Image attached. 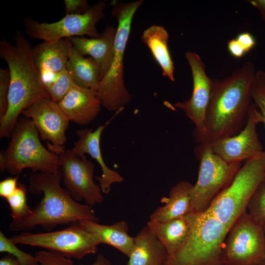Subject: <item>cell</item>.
Instances as JSON below:
<instances>
[{"label":"cell","instance_id":"52a82bcc","mask_svg":"<svg viewBox=\"0 0 265 265\" xmlns=\"http://www.w3.org/2000/svg\"><path fill=\"white\" fill-rule=\"evenodd\" d=\"M265 179V151L244 161L230 184L212 200L204 212L229 229L247 212L248 204Z\"/></svg>","mask_w":265,"mask_h":265},{"label":"cell","instance_id":"f546056e","mask_svg":"<svg viewBox=\"0 0 265 265\" xmlns=\"http://www.w3.org/2000/svg\"><path fill=\"white\" fill-rule=\"evenodd\" d=\"M74 83L69 72L66 69L57 78L48 88L47 91L50 95L52 100L58 103Z\"/></svg>","mask_w":265,"mask_h":265},{"label":"cell","instance_id":"d590c367","mask_svg":"<svg viewBox=\"0 0 265 265\" xmlns=\"http://www.w3.org/2000/svg\"><path fill=\"white\" fill-rule=\"evenodd\" d=\"M227 48L230 54L235 57H241L246 53L244 49L236 39L228 41Z\"/></svg>","mask_w":265,"mask_h":265},{"label":"cell","instance_id":"1f68e13d","mask_svg":"<svg viewBox=\"0 0 265 265\" xmlns=\"http://www.w3.org/2000/svg\"><path fill=\"white\" fill-rule=\"evenodd\" d=\"M10 82L8 69H0V119L6 114L8 106V93Z\"/></svg>","mask_w":265,"mask_h":265},{"label":"cell","instance_id":"5bb4252c","mask_svg":"<svg viewBox=\"0 0 265 265\" xmlns=\"http://www.w3.org/2000/svg\"><path fill=\"white\" fill-rule=\"evenodd\" d=\"M21 114L31 120L42 140L51 142L47 143L51 152L59 155L65 150L66 132L70 121L58 103L41 98L26 108Z\"/></svg>","mask_w":265,"mask_h":265},{"label":"cell","instance_id":"2e32d148","mask_svg":"<svg viewBox=\"0 0 265 265\" xmlns=\"http://www.w3.org/2000/svg\"><path fill=\"white\" fill-rule=\"evenodd\" d=\"M69 57L68 38L55 42H44L33 48L34 62L46 90L67 69Z\"/></svg>","mask_w":265,"mask_h":265},{"label":"cell","instance_id":"f1b7e54d","mask_svg":"<svg viewBox=\"0 0 265 265\" xmlns=\"http://www.w3.org/2000/svg\"><path fill=\"white\" fill-rule=\"evenodd\" d=\"M251 96L263 118L265 128V72L263 71L256 72L251 85Z\"/></svg>","mask_w":265,"mask_h":265},{"label":"cell","instance_id":"d4e9b609","mask_svg":"<svg viewBox=\"0 0 265 265\" xmlns=\"http://www.w3.org/2000/svg\"><path fill=\"white\" fill-rule=\"evenodd\" d=\"M169 34L162 26L152 25L145 29L141 36L142 42L145 44L161 67L162 75L174 81V63L168 48Z\"/></svg>","mask_w":265,"mask_h":265},{"label":"cell","instance_id":"7c38bea8","mask_svg":"<svg viewBox=\"0 0 265 265\" xmlns=\"http://www.w3.org/2000/svg\"><path fill=\"white\" fill-rule=\"evenodd\" d=\"M58 156L62 180L71 196L77 202L84 199L90 206L102 203L104 198L100 186L94 181L92 161L86 155H78L72 149Z\"/></svg>","mask_w":265,"mask_h":265},{"label":"cell","instance_id":"d6a6232c","mask_svg":"<svg viewBox=\"0 0 265 265\" xmlns=\"http://www.w3.org/2000/svg\"><path fill=\"white\" fill-rule=\"evenodd\" d=\"M65 15L85 13L91 7L86 0H64Z\"/></svg>","mask_w":265,"mask_h":265},{"label":"cell","instance_id":"e0dca14e","mask_svg":"<svg viewBox=\"0 0 265 265\" xmlns=\"http://www.w3.org/2000/svg\"><path fill=\"white\" fill-rule=\"evenodd\" d=\"M58 104L70 121L81 126L93 122L102 106L97 91L74 83Z\"/></svg>","mask_w":265,"mask_h":265},{"label":"cell","instance_id":"30bf717a","mask_svg":"<svg viewBox=\"0 0 265 265\" xmlns=\"http://www.w3.org/2000/svg\"><path fill=\"white\" fill-rule=\"evenodd\" d=\"M10 239L16 244L40 247L69 258L78 260L87 255L96 253L98 245L102 244L97 237L77 223L54 232H23L13 236Z\"/></svg>","mask_w":265,"mask_h":265},{"label":"cell","instance_id":"83f0119b","mask_svg":"<svg viewBox=\"0 0 265 265\" xmlns=\"http://www.w3.org/2000/svg\"><path fill=\"white\" fill-rule=\"evenodd\" d=\"M10 238L0 231V252H6L13 255L20 265H39L35 256L27 254L17 247Z\"/></svg>","mask_w":265,"mask_h":265},{"label":"cell","instance_id":"7a4b0ae2","mask_svg":"<svg viewBox=\"0 0 265 265\" xmlns=\"http://www.w3.org/2000/svg\"><path fill=\"white\" fill-rule=\"evenodd\" d=\"M13 39L14 44L5 38L0 41V56L7 63L10 76L8 108L0 119V138L11 136L17 120L26 108L40 99H52L34 64L30 42L19 30Z\"/></svg>","mask_w":265,"mask_h":265},{"label":"cell","instance_id":"ffe728a7","mask_svg":"<svg viewBox=\"0 0 265 265\" xmlns=\"http://www.w3.org/2000/svg\"><path fill=\"white\" fill-rule=\"evenodd\" d=\"M146 226L173 257L186 241L191 228L189 213L166 222L149 220Z\"/></svg>","mask_w":265,"mask_h":265},{"label":"cell","instance_id":"277c9868","mask_svg":"<svg viewBox=\"0 0 265 265\" xmlns=\"http://www.w3.org/2000/svg\"><path fill=\"white\" fill-rule=\"evenodd\" d=\"M58 155L46 148L31 120L19 117L8 147L0 152V171L17 176L23 170L34 173H56L60 171Z\"/></svg>","mask_w":265,"mask_h":265},{"label":"cell","instance_id":"4dcf8cb0","mask_svg":"<svg viewBox=\"0 0 265 265\" xmlns=\"http://www.w3.org/2000/svg\"><path fill=\"white\" fill-rule=\"evenodd\" d=\"M35 257L39 265H74L71 258L51 251H38L36 253Z\"/></svg>","mask_w":265,"mask_h":265},{"label":"cell","instance_id":"836d02e7","mask_svg":"<svg viewBox=\"0 0 265 265\" xmlns=\"http://www.w3.org/2000/svg\"><path fill=\"white\" fill-rule=\"evenodd\" d=\"M19 176L6 178L0 182V196L7 199L12 195L18 187Z\"/></svg>","mask_w":265,"mask_h":265},{"label":"cell","instance_id":"9a60e30c","mask_svg":"<svg viewBox=\"0 0 265 265\" xmlns=\"http://www.w3.org/2000/svg\"><path fill=\"white\" fill-rule=\"evenodd\" d=\"M263 118L254 103L248 110L246 124L235 135L210 142L213 152L228 162H242L263 151V146L257 132L258 124Z\"/></svg>","mask_w":265,"mask_h":265},{"label":"cell","instance_id":"8fae6325","mask_svg":"<svg viewBox=\"0 0 265 265\" xmlns=\"http://www.w3.org/2000/svg\"><path fill=\"white\" fill-rule=\"evenodd\" d=\"M106 6L104 1H99L83 14L65 15L60 20L52 23H40L30 17H26L24 19L25 31L29 37L44 42H55L84 35L98 38L101 34L96 25L105 18Z\"/></svg>","mask_w":265,"mask_h":265},{"label":"cell","instance_id":"ac0fdd59","mask_svg":"<svg viewBox=\"0 0 265 265\" xmlns=\"http://www.w3.org/2000/svg\"><path fill=\"white\" fill-rule=\"evenodd\" d=\"M109 122L104 125L99 126L94 131L92 129L77 131V134L79 138L72 149L78 155H89L100 165L102 174L101 177H97V179L102 192L105 194L110 192L112 184L124 181V178L118 172L107 166L102 155L100 146L101 134Z\"/></svg>","mask_w":265,"mask_h":265},{"label":"cell","instance_id":"44dd1931","mask_svg":"<svg viewBox=\"0 0 265 265\" xmlns=\"http://www.w3.org/2000/svg\"><path fill=\"white\" fill-rule=\"evenodd\" d=\"M168 254L146 225L134 237V248L125 265H164Z\"/></svg>","mask_w":265,"mask_h":265},{"label":"cell","instance_id":"8992f818","mask_svg":"<svg viewBox=\"0 0 265 265\" xmlns=\"http://www.w3.org/2000/svg\"><path fill=\"white\" fill-rule=\"evenodd\" d=\"M191 228L180 249L164 265H224L222 249L229 228L206 212L188 213Z\"/></svg>","mask_w":265,"mask_h":265},{"label":"cell","instance_id":"8d00e7d4","mask_svg":"<svg viewBox=\"0 0 265 265\" xmlns=\"http://www.w3.org/2000/svg\"><path fill=\"white\" fill-rule=\"evenodd\" d=\"M247 1L259 12L261 18L265 23V0H248Z\"/></svg>","mask_w":265,"mask_h":265},{"label":"cell","instance_id":"e575fe53","mask_svg":"<svg viewBox=\"0 0 265 265\" xmlns=\"http://www.w3.org/2000/svg\"><path fill=\"white\" fill-rule=\"evenodd\" d=\"M236 39L243 47L246 53L251 50L256 44L254 37L248 32L239 33Z\"/></svg>","mask_w":265,"mask_h":265},{"label":"cell","instance_id":"d6986e66","mask_svg":"<svg viewBox=\"0 0 265 265\" xmlns=\"http://www.w3.org/2000/svg\"><path fill=\"white\" fill-rule=\"evenodd\" d=\"M117 27L108 26L98 38L84 36L68 38L74 49L81 55H89L99 64L101 74L100 81L107 72L114 54Z\"/></svg>","mask_w":265,"mask_h":265},{"label":"cell","instance_id":"5b68a950","mask_svg":"<svg viewBox=\"0 0 265 265\" xmlns=\"http://www.w3.org/2000/svg\"><path fill=\"white\" fill-rule=\"evenodd\" d=\"M143 2V0L111 2V15L118 23L114 54L110 66L99 81L97 90L102 106L109 111H121L131 99L124 82V57L133 17Z\"/></svg>","mask_w":265,"mask_h":265},{"label":"cell","instance_id":"f35d334b","mask_svg":"<svg viewBox=\"0 0 265 265\" xmlns=\"http://www.w3.org/2000/svg\"><path fill=\"white\" fill-rule=\"evenodd\" d=\"M91 265H111L109 260L102 254H99L95 262Z\"/></svg>","mask_w":265,"mask_h":265},{"label":"cell","instance_id":"484cf974","mask_svg":"<svg viewBox=\"0 0 265 265\" xmlns=\"http://www.w3.org/2000/svg\"><path fill=\"white\" fill-rule=\"evenodd\" d=\"M26 187L22 184H18L14 193L6 199L11 211L13 221H19L29 216L32 210L26 202Z\"/></svg>","mask_w":265,"mask_h":265},{"label":"cell","instance_id":"cb8c5ba5","mask_svg":"<svg viewBox=\"0 0 265 265\" xmlns=\"http://www.w3.org/2000/svg\"><path fill=\"white\" fill-rule=\"evenodd\" d=\"M69 57L66 68L76 85L97 91L100 78V68L91 57H84L73 48L68 38Z\"/></svg>","mask_w":265,"mask_h":265},{"label":"cell","instance_id":"ba28073f","mask_svg":"<svg viewBox=\"0 0 265 265\" xmlns=\"http://www.w3.org/2000/svg\"><path fill=\"white\" fill-rule=\"evenodd\" d=\"M199 161L196 183L190 193L189 213L205 212L214 198L232 182L242 162H228L215 154L210 142L198 144L194 150Z\"/></svg>","mask_w":265,"mask_h":265},{"label":"cell","instance_id":"3957f363","mask_svg":"<svg viewBox=\"0 0 265 265\" xmlns=\"http://www.w3.org/2000/svg\"><path fill=\"white\" fill-rule=\"evenodd\" d=\"M60 171L54 173L37 172L29 177V190L43 197L32 210V213L19 221H12L9 229L13 232L27 231L37 226L50 231L58 225L75 224L82 221L99 222L91 206L75 200L65 188L61 186Z\"/></svg>","mask_w":265,"mask_h":265},{"label":"cell","instance_id":"74e56055","mask_svg":"<svg viewBox=\"0 0 265 265\" xmlns=\"http://www.w3.org/2000/svg\"><path fill=\"white\" fill-rule=\"evenodd\" d=\"M0 265H20L18 261L12 255H6L0 260Z\"/></svg>","mask_w":265,"mask_h":265},{"label":"cell","instance_id":"ab89813d","mask_svg":"<svg viewBox=\"0 0 265 265\" xmlns=\"http://www.w3.org/2000/svg\"><path fill=\"white\" fill-rule=\"evenodd\" d=\"M263 227H264V231L265 233V224L263 225Z\"/></svg>","mask_w":265,"mask_h":265},{"label":"cell","instance_id":"9c48e42d","mask_svg":"<svg viewBox=\"0 0 265 265\" xmlns=\"http://www.w3.org/2000/svg\"><path fill=\"white\" fill-rule=\"evenodd\" d=\"M224 265H265L263 225L246 212L229 228L222 249Z\"/></svg>","mask_w":265,"mask_h":265},{"label":"cell","instance_id":"6da1fadb","mask_svg":"<svg viewBox=\"0 0 265 265\" xmlns=\"http://www.w3.org/2000/svg\"><path fill=\"white\" fill-rule=\"evenodd\" d=\"M256 72L253 64L248 61L223 80L213 79L203 142L235 135L244 128L252 103L251 87Z\"/></svg>","mask_w":265,"mask_h":265},{"label":"cell","instance_id":"4316f807","mask_svg":"<svg viewBox=\"0 0 265 265\" xmlns=\"http://www.w3.org/2000/svg\"><path fill=\"white\" fill-rule=\"evenodd\" d=\"M247 212L256 222L265 224V179L261 183L251 198Z\"/></svg>","mask_w":265,"mask_h":265},{"label":"cell","instance_id":"7402d4cb","mask_svg":"<svg viewBox=\"0 0 265 265\" xmlns=\"http://www.w3.org/2000/svg\"><path fill=\"white\" fill-rule=\"evenodd\" d=\"M77 224L97 237L102 243L114 247L128 257L134 248V237L129 234V224L124 220L110 225L91 221H82Z\"/></svg>","mask_w":265,"mask_h":265},{"label":"cell","instance_id":"603a6c76","mask_svg":"<svg viewBox=\"0 0 265 265\" xmlns=\"http://www.w3.org/2000/svg\"><path fill=\"white\" fill-rule=\"evenodd\" d=\"M192 186L193 185L186 181H180L173 186L169 197L161 199L164 205L154 211L150 216V220L166 222L188 213Z\"/></svg>","mask_w":265,"mask_h":265},{"label":"cell","instance_id":"4fadbf2b","mask_svg":"<svg viewBox=\"0 0 265 265\" xmlns=\"http://www.w3.org/2000/svg\"><path fill=\"white\" fill-rule=\"evenodd\" d=\"M185 57L192 76V93L189 99L177 102L174 106L183 111L194 124L193 138L200 144L204 141L206 135V113L212 92L213 80L207 75L205 65L199 54L188 51L185 53Z\"/></svg>","mask_w":265,"mask_h":265}]
</instances>
